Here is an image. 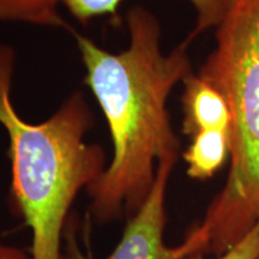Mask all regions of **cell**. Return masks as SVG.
Listing matches in <instances>:
<instances>
[{"mask_svg":"<svg viewBox=\"0 0 259 259\" xmlns=\"http://www.w3.org/2000/svg\"><path fill=\"white\" fill-rule=\"evenodd\" d=\"M126 24L130 44L119 53L74 34L85 84L105 114L113 143L111 163L87 189L89 215L100 225L135 215L150 193L161 158L179 155L167 101L177 84L192 73L189 44L164 53L160 22L150 11L130 9Z\"/></svg>","mask_w":259,"mask_h":259,"instance_id":"6da1fadb","label":"cell"},{"mask_svg":"<svg viewBox=\"0 0 259 259\" xmlns=\"http://www.w3.org/2000/svg\"><path fill=\"white\" fill-rule=\"evenodd\" d=\"M14 69L15 52L2 45L0 124L10 142L12 203L31 229V259H61L71 206L106 169V154L87 142L94 116L78 92L44 122L22 119L11 101Z\"/></svg>","mask_w":259,"mask_h":259,"instance_id":"7a4b0ae2","label":"cell"},{"mask_svg":"<svg viewBox=\"0 0 259 259\" xmlns=\"http://www.w3.org/2000/svg\"><path fill=\"white\" fill-rule=\"evenodd\" d=\"M198 74L232 115L228 178L198 225L208 236L204 253L220 255L259 222V0H235Z\"/></svg>","mask_w":259,"mask_h":259,"instance_id":"3957f363","label":"cell"},{"mask_svg":"<svg viewBox=\"0 0 259 259\" xmlns=\"http://www.w3.org/2000/svg\"><path fill=\"white\" fill-rule=\"evenodd\" d=\"M178 156L173 154L161 158L150 193L137 212L127 220L120 241L112 253L102 259H185L198 252L204 253L208 236L199 226L189 233L183 244L171 247L164 242L167 185ZM61 259H99L90 251L80 248L77 221L72 215L65 227Z\"/></svg>","mask_w":259,"mask_h":259,"instance_id":"277c9868","label":"cell"},{"mask_svg":"<svg viewBox=\"0 0 259 259\" xmlns=\"http://www.w3.org/2000/svg\"><path fill=\"white\" fill-rule=\"evenodd\" d=\"M184 83L183 132L193 137L203 131L231 135L232 115L225 96L199 74L190 73Z\"/></svg>","mask_w":259,"mask_h":259,"instance_id":"5b68a950","label":"cell"},{"mask_svg":"<svg viewBox=\"0 0 259 259\" xmlns=\"http://www.w3.org/2000/svg\"><path fill=\"white\" fill-rule=\"evenodd\" d=\"M122 0H63L67 11L80 23H88L101 16H114ZM196 11V25L186 38V44L208 29L218 28L235 0H189Z\"/></svg>","mask_w":259,"mask_h":259,"instance_id":"8992f818","label":"cell"},{"mask_svg":"<svg viewBox=\"0 0 259 259\" xmlns=\"http://www.w3.org/2000/svg\"><path fill=\"white\" fill-rule=\"evenodd\" d=\"M184 153L187 176L208 180L223 166L231 153V135L223 131H203L194 135Z\"/></svg>","mask_w":259,"mask_h":259,"instance_id":"52a82bcc","label":"cell"},{"mask_svg":"<svg viewBox=\"0 0 259 259\" xmlns=\"http://www.w3.org/2000/svg\"><path fill=\"white\" fill-rule=\"evenodd\" d=\"M59 4L63 0H0V21L66 28Z\"/></svg>","mask_w":259,"mask_h":259,"instance_id":"ba28073f","label":"cell"},{"mask_svg":"<svg viewBox=\"0 0 259 259\" xmlns=\"http://www.w3.org/2000/svg\"><path fill=\"white\" fill-rule=\"evenodd\" d=\"M204 253L191 254L185 259H205ZM259 258V222L252 231L246 234L238 244L226 251L225 253L216 255L212 259H258Z\"/></svg>","mask_w":259,"mask_h":259,"instance_id":"9c48e42d","label":"cell"},{"mask_svg":"<svg viewBox=\"0 0 259 259\" xmlns=\"http://www.w3.org/2000/svg\"><path fill=\"white\" fill-rule=\"evenodd\" d=\"M0 259H31V255L17 246L5 244L0 239Z\"/></svg>","mask_w":259,"mask_h":259,"instance_id":"30bf717a","label":"cell"},{"mask_svg":"<svg viewBox=\"0 0 259 259\" xmlns=\"http://www.w3.org/2000/svg\"><path fill=\"white\" fill-rule=\"evenodd\" d=\"M258 259H259V258H258Z\"/></svg>","mask_w":259,"mask_h":259,"instance_id":"8fae6325","label":"cell"}]
</instances>
